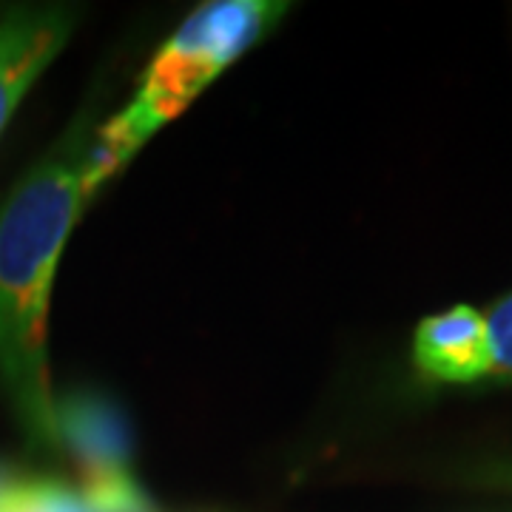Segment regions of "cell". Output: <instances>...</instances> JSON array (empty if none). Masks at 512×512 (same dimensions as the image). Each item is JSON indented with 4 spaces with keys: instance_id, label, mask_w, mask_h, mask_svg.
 <instances>
[{
    "instance_id": "obj_3",
    "label": "cell",
    "mask_w": 512,
    "mask_h": 512,
    "mask_svg": "<svg viewBox=\"0 0 512 512\" xmlns=\"http://www.w3.org/2000/svg\"><path fill=\"white\" fill-rule=\"evenodd\" d=\"M57 447L69 450L83 470V490H97L128 476L131 427L126 410L100 390H69L55 396Z\"/></svg>"
},
{
    "instance_id": "obj_1",
    "label": "cell",
    "mask_w": 512,
    "mask_h": 512,
    "mask_svg": "<svg viewBox=\"0 0 512 512\" xmlns=\"http://www.w3.org/2000/svg\"><path fill=\"white\" fill-rule=\"evenodd\" d=\"M92 114L89 106L0 202V390L37 453L60 450L46 313L57 259L89 202Z\"/></svg>"
},
{
    "instance_id": "obj_5",
    "label": "cell",
    "mask_w": 512,
    "mask_h": 512,
    "mask_svg": "<svg viewBox=\"0 0 512 512\" xmlns=\"http://www.w3.org/2000/svg\"><path fill=\"white\" fill-rule=\"evenodd\" d=\"M413 362L424 379L470 384L493 376L487 319L470 305L427 316L413 339Z\"/></svg>"
},
{
    "instance_id": "obj_2",
    "label": "cell",
    "mask_w": 512,
    "mask_h": 512,
    "mask_svg": "<svg viewBox=\"0 0 512 512\" xmlns=\"http://www.w3.org/2000/svg\"><path fill=\"white\" fill-rule=\"evenodd\" d=\"M285 9V3L268 0H220L202 6L185 20L151 60L134 100L106 126L97 128L86 177L89 200L140 151L148 137L183 114L194 97L225 72V66L274 29Z\"/></svg>"
},
{
    "instance_id": "obj_6",
    "label": "cell",
    "mask_w": 512,
    "mask_h": 512,
    "mask_svg": "<svg viewBox=\"0 0 512 512\" xmlns=\"http://www.w3.org/2000/svg\"><path fill=\"white\" fill-rule=\"evenodd\" d=\"M493 350V376L512 379V293L495 302L493 311L484 316Z\"/></svg>"
},
{
    "instance_id": "obj_4",
    "label": "cell",
    "mask_w": 512,
    "mask_h": 512,
    "mask_svg": "<svg viewBox=\"0 0 512 512\" xmlns=\"http://www.w3.org/2000/svg\"><path fill=\"white\" fill-rule=\"evenodd\" d=\"M74 29L66 6H29L0 15V134Z\"/></svg>"
},
{
    "instance_id": "obj_7",
    "label": "cell",
    "mask_w": 512,
    "mask_h": 512,
    "mask_svg": "<svg viewBox=\"0 0 512 512\" xmlns=\"http://www.w3.org/2000/svg\"><path fill=\"white\" fill-rule=\"evenodd\" d=\"M23 481H26V476H20L15 467H9V464H3V461H0V504H3L9 495L15 493Z\"/></svg>"
}]
</instances>
